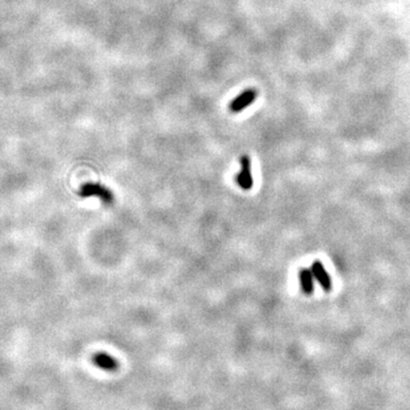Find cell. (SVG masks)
<instances>
[{
  "label": "cell",
  "mask_w": 410,
  "mask_h": 410,
  "mask_svg": "<svg viewBox=\"0 0 410 410\" xmlns=\"http://www.w3.org/2000/svg\"><path fill=\"white\" fill-rule=\"evenodd\" d=\"M240 166H242V169H240L238 175L236 176L235 180L240 188L244 190H249L253 187V177L251 171V160L247 155H243L240 158Z\"/></svg>",
  "instance_id": "3"
},
{
  "label": "cell",
  "mask_w": 410,
  "mask_h": 410,
  "mask_svg": "<svg viewBox=\"0 0 410 410\" xmlns=\"http://www.w3.org/2000/svg\"><path fill=\"white\" fill-rule=\"evenodd\" d=\"M92 363L96 367L105 372H117L120 367L118 360L106 352H97L93 354Z\"/></svg>",
  "instance_id": "4"
},
{
  "label": "cell",
  "mask_w": 410,
  "mask_h": 410,
  "mask_svg": "<svg viewBox=\"0 0 410 410\" xmlns=\"http://www.w3.org/2000/svg\"><path fill=\"white\" fill-rule=\"evenodd\" d=\"M258 96H259V91L254 88H247L243 90L242 92L234 97L233 99L230 100L228 105V110L230 113L237 114L243 112L245 109H247L248 106H251L254 101L257 100Z\"/></svg>",
  "instance_id": "2"
},
{
  "label": "cell",
  "mask_w": 410,
  "mask_h": 410,
  "mask_svg": "<svg viewBox=\"0 0 410 410\" xmlns=\"http://www.w3.org/2000/svg\"><path fill=\"white\" fill-rule=\"evenodd\" d=\"M79 195L82 198L88 197H98L104 204H112L114 202V194L112 190L109 189L101 184H97V182H88L84 184L81 189L79 191Z\"/></svg>",
  "instance_id": "1"
},
{
  "label": "cell",
  "mask_w": 410,
  "mask_h": 410,
  "mask_svg": "<svg viewBox=\"0 0 410 410\" xmlns=\"http://www.w3.org/2000/svg\"><path fill=\"white\" fill-rule=\"evenodd\" d=\"M298 279H300V285L302 291L305 294H311L314 292V275L313 271L309 269H302L298 273Z\"/></svg>",
  "instance_id": "6"
},
{
  "label": "cell",
  "mask_w": 410,
  "mask_h": 410,
  "mask_svg": "<svg viewBox=\"0 0 410 410\" xmlns=\"http://www.w3.org/2000/svg\"><path fill=\"white\" fill-rule=\"evenodd\" d=\"M311 271H313L314 277L318 280L320 286H322L325 291L328 292L332 287V282H331V277H329L327 271L325 270L322 262H319V261L314 262L313 267H311Z\"/></svg>",
  "instance_id": "5"
}]
</instances>
